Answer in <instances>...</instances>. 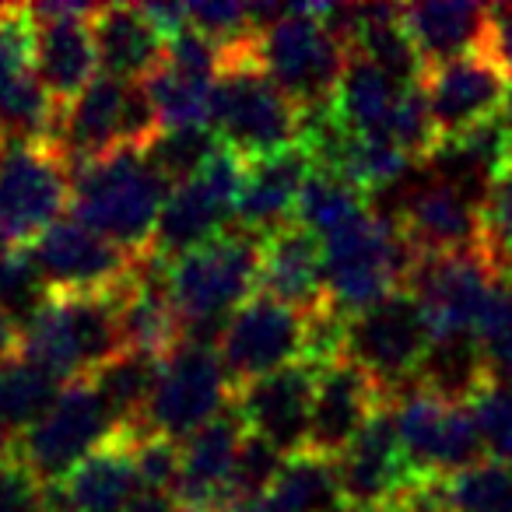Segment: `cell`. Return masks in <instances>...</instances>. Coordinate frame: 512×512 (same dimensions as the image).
<instances>
[{
    "mask_svg": "<svg viewBox=\"0 0 512 512\" xmlns=\"http://www.w3.org/2000/svg\"><path fill=\"white\" fill-rule=\"evenodd\" d=\"M260 292L306 316L330 309L323 239H316L299 221H288L271 235H264L260 242Z\"/></svg>",
    "mask_w": 512,
    "mask_h": 512,
    "instance_id": "obj_22",
    "label": "cell"
},
{
    "mask_svg": "<svg viewBox=\"0 0 512 512\" xmlns=\"http://www.w3.org/2000/svg\"><path fill=\"white\" fill-rule=\"evenodd\" d=\"M46 302H50V288H46L39 267L32 264L29 249L8 246L0 253V313L18 330H25L43 313Z\"/></svg>",
    "mask_w": 512,
    "mask_h": 512,
    "instance_id": "obj_37",
    "label": "cell"
},
{
    "mask_svg": "<svg viewBox=\"0 0 512 512\" xmlns=\"http://www.w3.org/2000/svg\"><path fill=\"white\" fill-rule=\"evenodd\" d=\"M8 460H15V439L0 432V463H8Z\"/></svg>",
    "mask_w": 512,
    "mask_h": 512,
    "instance_id": "obj_47",
    "label": "cell"
},
{
    "mask_svg": "<svg viewBox=\"0 0 512 512\" xmlns=\"http://www.w3.org/2000/svg\"><path fill=\"white\" fill-rule=\"evenodd\" d=\"M467 407L470 418H474L484 456L491 463L512 467V386L488 383Z\"/></svg>",
    "mask_w": 512,
    "mask_h": 512,
    "instance_id": "obj_39",
    "label": "cell"
},
{
    "mask_svg": "<svg viewBox=\"0 0 512 512\" xmlns=\"http://www.w3.org/2000/svg\"><path fill=\"white\" fill-rule=\"evenodd\" d=\"M130 446H134L137 474H141L144 491L151 495H172L176 498L179 477H183V446L165 435H127Z\"/></svg>",
    "mask_w": 512,
    "mask_h": 512,
    "instance_id": "obj_41",
    "label": "cell"
},
{
    "mask_svg": "<svg viewBox=\"0 0 512 512\" xmlns=\"http://www.w3.org/2000/svg\"><path fill=\"white\" fill-rule=\"evenodd\" d=\"M50 295H113L134 278L141 256L102 239L78 218H64L25 246Z\"/></svg>",
    "mask_w": 512,
    "mask_h": 512,
    "instance_id": "obj_14",
    "label": "cell"
},
{
    "mask_svg": "<svg viewBox=\"0 0 512 512\" xmlns=\"http://www.w3.org/2000/svg\"><path fill=\"white\" fill-rule=\"evenodd\" d=\"M95 8L85 4H36L32 18V74L60 109L71 106L95 78L99 53L92 36Z\"/></svg>",
    "mask_w": 512,
    "mask_h": 512,
    "instance_id": "obj_17",
    "label": "cell"
},
{
    "mask_svg": "<svg viewBox=\"0 0 512 512\" xmlns=\"http://www.w3.org/2000/svg\"><path fill=\"white\" fill-rule=\"evenodd\" d=\"M411 85H400L397 78H390L386 71H379L369 60L351 57L344 67V78L337 85L334 95V113L341 116V123L351 134L362 137H383L390 130L397 106L404 99V92Z\"/></svg>",
    "mask_w": 512,
    "mask_h": 512,
    "instance_id": "obj_28",
    "label": "cell"
},
{
    "mask_svg": "<svg viewBox=\"0 0 512 512\" xmlns=\"http://www.w3.org/2000/svg\"><path fill=\"white\" fill-rule=\"evenodd\" d=\"M281 512H337L344 502L337 460L320 453H295L285 460L274 488L267 491Z\"/></svg>",
    "mask_w": 512,
    "mask_h": 512,
    "instance_id": "obj_33",
    "label": "cell"
},
{
    "mask_svg": "<svg viewBox=\"0 0 512 512\" xmlns=\"http://www.w3.org/2000/svg\"><path fill=\"white\" fill-rule=\"evenodd\" d=\"M169 190L172 186L151 165L148 151H116L74 169L71 211L81 225L130 256H148Z\"/></svg>",
    "mask_w": 512,
    "mask_h": 512,
    "instance_id": "obj_2",
    "label": "cell"
},
{
    "mask_svg": "<svg viewBox=\"0 0 512 512\" xmlns=\"http://www.w3.org/2000/svg\"><path fill=\"white\" fill-rule=\"evenodd\" d=\"M502 123H505V134H509V144H512V92H509V99H505V106H502Z\"/></svg>",
    "mask_w": 512,
    "mask_h": 512,
    "instance_id": "obj_48",
    "label": "cell"
},
{
    "mask_svg": "<svg viewBox=\"0 0 512 512\" xmlns=\"http://www.w3.org/2000/svg\"><path fill=\"white\" fill-rule=\"evenodd\" d=\"M337 512H386V509H369V505H341Z\"/></svg>",
    "mask_w": 512,
    "mask_h": 512,
    "instance_id": "obj_49",
    "label": "cell"
},
{
    "mask_svg": "<svg viewBox=\"0 0 512 512\" xmlns=\"http://www.w3.org/2000/svg\"><path fill=\"white\" fill-rule=\"evenodd\" d=\"M123 344L113 295H50L43 313L22 330V355L39 362L60 383H78L113 362Z\"/></svg>",
    "mask_w": 512,
    "mask_h": 512,
    "instance_id": "obj_4",
    "label": "cell"
},
{
    "mask_svg": "<svg viewBox=\"0 0 512 512\" xmlns=\"http://www.w3.org/2000/svg\"><path fill=\"white\" fill-rule=\"evenodd\" d=\"M60 106L36 74L0 85V141H50Z\"/></svg>",
    "mask_w": 512,
    "mask_h": 512,
    "instance_id": "obj_35",
    "label": "cell"
},
{
    "mask_svg": "<svg viewBox=\"0 0 512 512\" xmlns=\"http://www.w3.org/2000/svg\"><path fill=\"white\" fill-rule=\"evenodd\" d=\"M46 484L22 460L0 463V512H43Z\"/></svg>",
    "mask_w": 512,
    "mask_h": 512,
    "instance_id": "obj_43",
    "label": "cell"
},
{
    "mask_svg": "<svg viewBox=\"0 0 512 512\" xmlns=\"http://www.w3.org/2000/svg\"><path fill=\"white\" fill-rule=\"evenodd\" d=\"M404 25L425 67L477 57L491 46V8L481 4H411L404 8Z\"/></svg>",
    "mask_w": 512,
    "mask_h": 512,
    "instance_id": "obj_26",
    "label": "cell"
},
{
    "mask_svg": "<svg viewBox=\"0 0 512 512\" xmlns=\"http://www.w3.org/2000/svg\"><path fill=\"white\" fill-rule=\"evenodd\" d=\"M477 337L484 344L491 383L512 386V278H498L495 306Z\"/></svg>",
    "mask_w": 512,
    "mask_h": 512,
    "instance_id": "obj_42",
    "label": "cell"
},
{
    "mask_svg": "<svg viewBox=\"0 0 512 512\" xmlns=\"http://www.w3.org/2000/svg\"><path fill=\"white\" fill-rule=\"evenodd\" d=\"M442 495L449 512H512V467L484 460L442 481Z\"/></svg>",
    "mask_w": 512,
    "mask_h": 512,
    "instance_id": "obj_38",
    "label": "cell"
},
{
    "mask_svg": "<svg viewBox=\"0 0 512 512\" xmlns=\"http://www.w3.org/2000/svg\"><path fill=\"white\" fill-rule=\"evenodd\" d=\"M299 106L271 81L256 60V46L225 57L214 88L211 130L228 151L260 162L299 144Z\"/></svg>",
    "mask_w": 512,
    "mask_h": 512,
    "instance_id": "obj_3",
    "label": "cell"
},
{
    "mask_svg": "<svg viewBox=\"0 0 512 512\" xmlns=\"http://www.w3.org/2000/svg\"><path fill=\"white\" fill-rule=\"evenodd\" d=\"M337 477H341L344 502L369 505V509H386L421 484L400 449L390 404H383L369 428L337 456Z\"/></svg>",
    "mask_w": 512,
    "mask_h": 512,
    "instance_id": "obj_21",
    "label": "cell"
},
{
    "mask_svg": "<svg viewBox=\"0 0 512 512\" xmlns=\"http://www.w3.org/2000/svg\"><path fill=\"white\" fill-rule=\"evenodd\" d=\"M383 404V390L355 362L337 358L330 365H320L306 449L337 460L369 428V421L383 411Z\"/></svg>",
    "mask_w": 512,
    "mask_h": 512,
    "instance_id": "obj_20",
    "label": "cell"
},
{
    "mask_svg": "<svg viewBox=\"0 0 512 512\" xmlns=\"http://www.w3.org/2000/svg\"><path fill=\"white\" fill-rule=\"evenodd\" d=\"M64 393L53 372H46L39 362L25 358L22 351L0 362V432L11 439H22Z\"/></svg>",
    "mask_w": 512,
    "mask_h": 512,
    "instance_id": "obj_30",
    "label": "cell"
},
{
    "mask_svg": "<svg viewBox=\"0 0 512 512\" xmlns=\"http://www.w3.org/2000/svg\"><path fill=\"white\" fill-rule=\"evenodd\" d=\"M246 439V425H242L235 400L228 411H221L214 421H207L200 432L183 439V477H179L176 502L183 512H228L232 509V495H228V481H232V467L239 446Z\"/></svg>",
    "mask_w": 512,
    "mask_h": 512,
    "instance_id": "obj_23",
    "label": "cell"
},
{
    "mask_svg": "<svg viewBox=\"0 0 512 512\" xmlns=\"http://www.w3.org/2000/svg\"><path fill=\"white\" fill-rule=\"evenodd\" d=\"M228 512H281V509L274 505L271 495H260V498H246V502L232 505Z\"/></svg>",
    "mask_w": 512,
    "mask_h": 512,
    "instance_id": "obj_45",
    "label": "cell"
},
{
    "mask_svg": "<svg viewBox=\"0 0 512 512\" xmlns=\"http://www.w3.org/2000/svg\"><path fill=\"white\" fill-rule=\"evenodd\" d=\"M53 488L71 512H130V505L144 495V484L127 432L95 449Z\"/></svg>",
    "mask_w": 512,
    "mask_h": 512,
    "instance_id": "obj_27",
    "label": "cell"
},
{
    "mask_svg": "<svg viewBox=\"0 0 512 512\" xmlns=\"http://www.w3.org/2000/svg\"><path fill=\"white\" fill-rule=\"evenodd\" d=\"M407 292L425 306L435 334H481L498 292V271L488 253L418 256Z\"/></svg>",
    "mask_w": 512,
    "mask_h": 512,
    "instance_id": "obj_16",
    "label": "cell"
},
{
    "mask_svg": "<svg viewBox=\"0 0 512 512\" xmlns=\"http://www.w3.org/2000/svg\"><path fill=\"white\" fill-rule=\"evenodd\" d=\"M256 60L302 113L334 102L351 57L323 22V4H295L292 15L260 32Z\"/></svg>",
    "mask_w": 512,
    "mask_h": 512,
    "instance_id": "obj_7",
    "label": "cell"
},
{
    "mask_svg": "<svg viewBox=\"0 0 512 512\" xmlns=\"http://www.w3.org/2000/svg\"><path fill=\"white\" fill-rule=\"evenodd\" d=\"M99 71L116 81H148L165 64V32L155 25L148 8L137 4H102L92 15Z\"/></svg>",
    "mask_w": 512,
    "mask_h": 512,
    "instance_id": "obj_24",
    "label": "cell"
},
{
    "mask_svg": "<svg viewBox=\"0 0 512 512\" xmlns=\"http://www.w3.org/2000/svg\"><path fill=\"white\" fill-rule=\"evenodd\" d=\"M309 172H313V158L306 155L302 144H292L281 155L249 162L232 225L264 239L274 228L295 221V207H299Z\"/></svg>",
    "mask_w": 512,
    "mask_h": 512,
    "instance_id": "obj_25",
    "label": "cell"
},
{
    "mask_svg": "<svg viewBox=\"0 0 512 512\" xmlns=\"http://www.w3.org/2000/svg\"><path fill=\"white\" fill-rule=\"evenodd\" d=\"M141 85L151 95V102H155L162 127H211L218 78L165 60Z\"/></svg>",
    "mask_w": 512,
    "mask_h": 512,
    "instance_id": "obj_34",
    "label": "cell"
},
{
    "mask_svg": "<svg viewBox=\"0 0 512 512\" xmlns=\"http://www.w3.org/2000/svg\"><path fill=\"white\" fill-rule=\"evenodd\" d=\"M158 365H162L158 358L127 348V351H120L113 362L102 365L95 376H88V383L95 386L102 404L109 407L116 425L127 435L144 425V411H148V400H151V393H155Z\"/></svg>",
    "mask_w": 512,
    "mask_h": 512,
    "instance_id": "obj_31",
    "label": "cell"
},
{
    "mask_svg": "<svg viewBox=\"0 0 512 512\" xmlns=\"http://www.w3.org/2000/svg\"><path fill=\"white\" fill-rule=\"evenodd\" d=\"M372 214V204L355 183H348L337 172L313 169L302 186L299 207H295V221L316 235V239H330V235L344 232L355 221Z\"/></svg>",
    "mask_w": 512,
    "mask_h": 512,
    "instance_id": "obj_32",
    "label": "cell"
},
{
    "mask_svg": "<svg viewBox=\"0 0 512 512\" xmlns=\"http://www.w3.org/2000/svg\"><path fill=\"white\" fill-rule=\"evenodd\" d=\"M225 148L221 137L211 127H165L162 134L151 141L148 158L169 186H179L186 179L200 176L214 155Z\"/></svg>",
    "mask_w": 512,
    "mask_h": 512,
    "instance_id": "obj_36",
    "label": "cell"
},
{
    "mask_svg": "<svg viewBox=\"0 0 512 512\" xmlns=\"http://www.w3.org/2000/svg\"><path fill=\"white\" fill-rule=\"evenodd\" d=\"M316 365L299 362L235 390V411L249 435H260L285 456L306 453L316 397Z\"/></svg>",
    "mask_w": 512,
    "mask_h": 512,
    "instance_id": "obj_19",
    "label": "cell"
},
{
    "mask_svg": "<svg viewBox=\"0 0 512 512\" xmlns=\"http://www.w3.org/2000/svg\"><path fill=\"white\" fill-rule=\"evenodd\" d=\"M432 341V320L407 288L348 316L344 323V358L355 362L386 400L418 383V369Z\"/></svg>",
    "mask_w": 512,
    "mask_h": 512,
    "instance_id": "obj_6",
    "label": "cell"
},
{
    "mask_svg": "<svg viewBox=\"0 0 512 512\" xmlns=\"http://www.w3.org/2000/svg\"><path fill=\"white\" fill-rule=\"evenodd\" d=\"M393 225L418 256L488 253V200L432 176L404 193Z\"/></svg>",
    "mask_w": 512,
    "mask_h": 512,
    "instance_id": "obj_15",
    "label": "cell"
},
{
    "mask_svg": "<svg viewBox=\"0 0 512 512\" xmlns=\"http://www.w3.org/2000/svg\"><path fill=\"white\" fill-rule=\"evenodd\" d=\"M260 235L228 228L165 267V288L183 323V344L218 351L228 316L260 292Z\"/></svg>",
    "mask_w": 512,
    "mask_h": 512,
    "instance_id": "obj_1",
    "label": "cell"
},
{
    "mask_svg": "<svg viewBox=\"0 0 512 512\" xmlns=\"http://www.w3.org/2000/svg\"><path fill=\"white\" fill-rule=\"evenodd\" d=\"M418 260L404 232L386 214H365L344 232L323 239V271H327V302L344 316L383 302L400 292Z\"/></svg>",
    "mask_w": 512,
    "mask_h": 512,
    "instance_id": "obj_5",
    "label": "cell"
},
{
    "mask_svg": "<svg viewBox=\"0 0 512 512\" xmlns=\"http://www.w3.org/2000/svg\"><path fill=\"white\" fill-rule=\"evenodd\" d=\"M309 316L271 295L256 292L225 323L218 355L235 390L306 362Z\"/></svg>",
    "mask_w": 512,
    "mask_h": 512,
    "instance_id": "obj_13",
    "label": "cell"
},
{
    "mask_svg": "<svg viewBox=\"0 0 512 512\" xmlns=\"http://www.w3.org/2000/svg\"><path fill=\"white\" fill-rule=\"evenodd\" d=\"M491 383L484 344L477 334H435L425 362L418 369V383L425 393L449 404H470Z\"/></svg>",
    "mask_w": 512,
    "mask_h": 512,
    "instance_id": "obj_29",
    "label": "cell"
},
{
    "mask_svg": "<svg viewBox=\"0 0 512 512\" xmlns=\"http://www.w3.org/2000/svg\"><path fill=\"white\" fill-rule=\"evenodd\" d=\"M18 351H22V330H18L8 316L0 313V362L11 358V355H18Z\"/></svg>",
    "mask_w": 512,
    "mask_h": 512,
    "instance_id": "obj_44",
    "label": "cell"
},
{
    "mask_svg": "<svg viewBox=\"0 0 512 512\" xmlns=\"http://www.w3.org/2000/svg\"><path fill=\"white\" fill-rule=\"evenodd\" d=\"M43 512H71V509L64 505L60 491H57V488H50V491H46V509H43Z\"/></svg>",
    "mask_w": 512,
    "mask_h": 512,
    "instance_id": "obj_46",
    "label": "cell"
},
{
    "mask_svg": "<svg viewBox=\"0 0 512 512\" xmlns=\"http://www.w3.org/2000/svg\"><path fill=\"white\" fill-rule=\"evenodd\" d=\"M246 169V158L221 148L200 176L172 186L148 249L151 260L169 267L179 256L193 253V249L214 242L221 232H228L235 221L242 183H246Z\"/></svg>",
    "mask_w": 512,
    "mask_h": 512,
    "instance_id": "obj_9",
    "label": "cell"
},
{
    "mask_svg": "<svg viewBox=\"0 0 512 512\" xmlns=\"http://www.w3.org/2000/svg\"><path fill=\"white\" fill-rule=\"evenodd\" d=\"M421 92L428 99V113H432L442 144L495 120L502 113L505 99H509L512 81L505 78V71L488 53H477V57L428 67Z\"/></svg>",
    "mask_w": 512,
    "mask_h": 512,
    "instance_id": "obj_18",
    "label": "cell"
},
{
    "mask_svg": "<svg viewBox=\"0 0 512 512\" xmlns=\"http://www.w3.org/2000/svg\"><path fill=\"white\" fill-rule=\"evenodd\" d=\"M288 456L281 453L278 446H271L260 435H249L242 439L239 456H235L232 467V481H228V495H232V505L246 502V498H260L274 488L281 467H285Z\"/></svg>",
    "mask_w": 512,
    "mask_h": 512,
    "instance_id": "obj_40",
    "label": "cell"
},
{
    "mask_svg": "<svg viewBox=\"0 0 512 512\" xmlns=\"http://www.w3.org/2000/svg\"><path fill=\"white\" fill-rule=\"evenodd\" d=\"M235 400V386L228 379L221 355L214 348L179 344L169 358H162L155 379V393L144 411V425L130 435H165L172 442L190 439L193 432L228 411Z\"/></svg>",
    "mask_w": 512,
    "mask_h": 512,
    "instance_id": "obj_12",
    "label": "cell"
},
{
    "mask_svg": "<svg viewBox=\"0 0 512 512\" xmlns=\"http://www.w3.org/2000/svg\"><path fill=\"white\" fill-rule=\"evenodd\" d=\"M386 404L393 411L400 449L421 484L449 481L484 463V449L467 404H449V400L425 393L421 386L397 393Z\"/></svg>",
    "mask_w": 512,
    "mask_h": 512,
    "instance_id": "obj_11",
    "label": "cell"
},
{
    "mask_svg": "<svg viewBox=\"0 0 512 512\" xmlns=\"http://www.w3.org/2000/svg\"><path fill=\"white\" fill-rule=\"evenodd\" d=\"M74 169L53 141H0V239L32 246L71 207Z\"/></svg>",
    "mask_w": 512,
    "mask_h": 512,
    "instance_id": "obj_8",
    "label": "cell"
},
{
    "mask_svg": "<svg viewBox=\"0 0 512 512\" xmlns=\"http://www.w3.org/2000/svg\"><path fill=\"white\" fill-rule=\"evenodd\" d=\"M123 428L102 404L88 379L67 383L57 404L15 442V456L46 484H60L78 463H85L95 449L120 439Z\"/></svg>",
    "mask_w": 512,
    "mask_h": 512,
    "instance_id": "obj_10",
    "label": "cell"
}]
</instances>
